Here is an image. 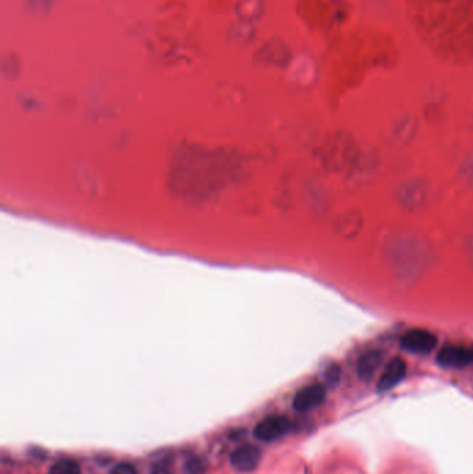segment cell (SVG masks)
<instances>
[{"instance_id":"cell-2","label":"cell","mask_w":473,"mask_h":474,"mask_svg":"<svg viewBox=\"0 0 473 474\" xmlns=\"http://www.w3.org/2000/svg\"><path fill=\"white\" fill-rule=\"evenodd\" d=\"M400 346L404 351L418 355L430 354L437 346V337L425 329H412L403 335Z\"/></svg>"},{"instance_id":"cell-11","label":"cell","mask_w":473,"mask_h":474,"mask_svg":"<svg viewBox=\"0 0 473 474\" xmlns=\"http://www.w3.org/2000/svg\"><path fill=\"white\" fill-rule=\"evenodd\" d=\"M110 474H137V470H136V467L133 464H131L128 462H122V463L115 464L111 468Z\"/></svg>"},{"instance_id":"cell-9","label":"cell","mask_w":473,"mask_h":474,"mask_svg":"<svg viewBox=\"0 0 473 474\" xmlns=\"http://www.w3.org/2000/svg\"><path fill=\"white\" fill-rule=\"evenodd\" d=\"M49 474H81V466L73 459H60L50 466Z\"/></svg>"},{"instance_id":"cell-3","label":"cell","mask_w":473,"mask_h":474,"mask_svg":"<svg viewBox=\"0 0 473 474\" xmlns=\"http://www.w3.org/2000/svg\"><path fill=\"white\" fill-rule=\"evenodd\" d=\"M437 364L445 369H461L473 364V347L444 346L436 358Z\"/></svg>"},{"instance_id":"cell-13","label":"cell","mask_w":473,"mask_h":474,"mask_svg":"<svg viewBox=\"0 0 473 474\" xmlns=\"http://www.w3.org/2000/svg\"><path fill=\"white\" fill-rule=\"evenodd\" d=\"M150 474H173V471H171V468H170L168 466H166V464H155V466L151 468Z\"/></svg>"},{"instance_id":"cell-8","label":"cell","mask_w":473,"mask_h":474,"mask_svg":"<svg viewBox=\"0 0 473 474\" xmlns=\"http://www.w3.org/2000/svg\"><path fill=\"white\" fill-rule=\"evenodd\" d=\"M382 364H383V353L382 351L374 350V351L364 354L360 358L358 365H357L358 376L364 380L371 379L376 373V371L382 366Z\"/></svg>"},{"instance_id":"cell-12","label":"cell","mask_w":473,"mask_h":474,"mask_svg":"<svg viewBox=\"0 0 473 474\" xmlns=\"http://www.w3.org/2000/svg\"><path fill=\"white\" fill-rule=\"evenodd\" d=\"M340 377V369L338 366H332L331 369H328L327 372V380L329 383H336Z\"/></svg>"},{"instance_id":"cell-6","label":"cell","mask_w":473,"mask_h":474,"mask_svg":"<svg viewBox=\"0 0 473 474\" xmlns=\"http://www.w3.org/2000/svg\"><path fill=\"white\" fill-rule=\"evenodd\" d=\"M407 375V364L401 358L392 359L383 369L382 376L378 382V391L386 393L398 386Z\"/></svg>"},{"instance_id":"cell-1","label":"cell","mask_w":473,"mask_h":474,"mask_svg":"<svg viewBox=\"0 0 473 474\" xmlns=\"http://www.w3.org/2000/svg\"><path fill=\"white\" fill-rule=\"evenodd\" d=\"M416 35L440 60L473 61V0H405Z\"/></svg>"},{"instance_id":"cell-5","label":"cell","mask_w":473,"mask_h":474,"mask_svg":"<svg viewBox=\"0 0 473 474\" xmlns=\"http://www.w3.org/2000/svg\"><path fill=\"white\" fill-rule=\"evenodd\" d=\"M327 398V388L322 384H311L301 388L293 399V408L298 412H307L320 406Z\"/></svg>"},{"instance_id":"cell-7","label":"cell","mask_w":473,"mask_h":474,"mask_svg":"<svg viewBox=\"0 0 473 474\" xmlns=\"http://www.w3.org/2000/svg\"><path fill=\"white\" fill-rule=\"evenodd\" d=\"M261 460V451L253 444H244L235 449L231 455L232 466L239 471L254 470Z\"/></svg>"},{"instance_id":"cell-10","label":"cell","mask_w":473,"mask_h":474,"mask_svg":"<svg viewBox=\"0 0 473 474\" xmlns=\"http://www.w3.org/2000/svg\"><path fill=\"white\" fill-rule=\"evenodd\" d=\"M207 470V462L202 457L193 456L185 462L186 474H204Z\"/></svg>"},{"instance_id":"cell-4","label":"cell","mask_w":473,"mask_h":474,"mask_svg":"<svg viewBox=\"0 0 473 474\" xmlns=\"http://www.w3.org/2000/svg\"><path fill=\"white\" fill-rule=\"evenodd\" d=\"M289 430V419L282 415H271L264 417L254 427V437L264 442H272L283 437Z\"/></svg>"}]
</instances>
